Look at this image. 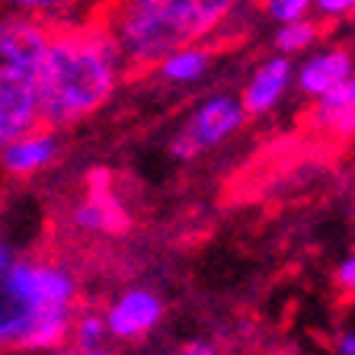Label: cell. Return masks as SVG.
I'll return each mask as SVG.
<instances>
[{"mask_svg":"<svg viewBox=\"0 0 355 355\" xmlns=\"http://www.w3.org/2000/svg\"><path fill=\"white\" fill-rule=\"evenodd\" d=\"M122 74V51L103 19L51 29L39 71V128L61 135L96 116L116 96Z\"/></svg>","mask_w":355,"mask_h":355,"instance_id":"obj_1","label":"cell"},{"mask_svg":"<svg viewBox=\"0 0 355 355\" xmlns=\"http://www.w3.org/2000/svg\"><path fill=\"white\" fill-rule=\"evenodd\" d=\"M240 0H116L106 13L125 67H154L164 55L205 45Z\"/></svg>","mask_w":355,"mask_h":355,"instance_id":"obj_2","label":"cell"},{"mask_svg":"<svg viewBox=\"0 0 355 355\" xmlns=\"http://www.w3.org/2000/svg\"><path fill=\"white\" fill-rule=\"evenodd\" d=\"M49 26L0 17V148L39 128V71Z\"/></svg>","mask_w":355,"mask_h":355,"instance_id":"obj_3","label":"cell"},{"mask_svg":"<svg viewBox=\"0 0 355 355\" xmlns=\"http://www.w3.org/2000/svg\"><path fill=\"white\" fill-rule=\"evenodd\" d=\"M77 301V279L61 263L42 259H17L0 275V304L42 314V311H64Z\"/></svg>","mask_w":355,"mask_h":355,"instance_id":"obj_4","label":"cell"},{"mask_svg":"<svg viewBox=\"0 0 355 355\" xmlns=\"http://www.w3.org/2000/svg\"><path fill=\"white\" fill-rule=\"evenodd\" d=\"M243 122H247V112L240 106L237 93H215L192 109V116L180 125V132L170 138L166 150H170V157L182 160V164L196 160L198 154H205V150L224 144L231 135H237Z\"/></svg>","mask_w":355,"mask_h":355,"instance_id":"obj_5","label":"cell"},{"mask_svg":"<svg viewBox=\"0 0 355 355\" xmlns=\"http://www.w3.org/2000/svg\"><path fill=\"white\" fill-rule=\"evenodd\" d=\"M77 231L83 234H99V237H116L132 227V218L122 208L119 196L112 192V173L96 166L87 176V196L77 202L74 215H71Z\"/></svg>","mask_w":355,"mask_h":355,"instance_id":"obj_6","label":"cell"},{"mask_svg":"<svg viewBox=\"0 0 355 355\" xmlns=\"http://www.w3.org/2000/svg\"><path fill=\"white\" fill-rule=\"evenodd\" d=\"M352 51L346 45H333V49H317L311 51L301 64L295 67V83L301 96H307L311 103L320 96H327L330 90L343 87L352 77Z\"/></svg>","mask_w":355,"mask_h":355,"instance_id":"obj_7","label":"cell"},{"mask_svg":"<svg viewBox=\"0 0 355 355\" xmlns=\"http://www.w3.org/2000/svg\"><path fill=\"white\" fill-rule=\"evenodd\" d=\"M160 314H164V301L148 288H128L112 301L106 311L103 323L106 333L116 339H138L157 327Z\"/></svg>","mask_w":355,"mask_h":355,"instance_id":"obj_8","label":"cell"},{"mask_svg":"<svg viewBox=\"0 0 355 355\" xmlns=\"http://www.w3.org/2000/svg\"><path fill=\"white\" fill-rule=\"evenodd\" d=\"M291 83H295V64H291V58L272 55V58H266L250 74L247 87L240 90L237 99L247 116H266V112H272L282 99H285V93L291 90Z\"/></svg>","mask_w":355,"mask_h":355,"instance_id":"obj_9","label":"cell"},{"mask_svg":"<svg viewBox=\"0 0 355 355\" xmlns=\"http://www.w3.org/2000/svg\"><path fill=\"white\" fill-rule=\"evenodd\" d=\"M61 141L58 132H49V128H35V132L23 135V138L10 141L0 148V166L7 170L10 176H35L42 170H49L55 160L61 157Z\"/></svg>","mask_w":355,"mask_h":355,"instance_id":"obj_10","label":"cell"},{"mask_svg":"<svg viewBox=\"0 0 355 355\" xmlns=\"http://www.w3.org/2000/svg\"><path fill=\"white\" fill-rule=\"evenodd\" d=\"M211 64H215V49H211V42H205V45L170 51L150 71L157 74V80L170 83V87H192V83L205 80Z\"/></svg>","mask_w":355,"mask_h":355,"instance_id":"obj_11","label":"cell"},{"mask_svg":"<svg viewBox=\"0 0 355 355\" xmlns=\"http://www.w3.org/2000/svg\"><path fill=\"white\" fill-rule=\"evenodd\" d=\"M311 122H314V128L333 135V138H352V132H355V80H346L343 87L327 93V96L314 99Z\"/></svg>","mask_w":355,"mask_h":355,"instance_id":"obj_12","label":"cell"},{"mask_svg":"<svg viewBox=\"0 0 355 355\" xmlns=\"http://www.w3.org/2000/svg\"><path fill=\"white\" fill-rule=\"evenodd\" d=\"M83 7V0H0V17L33 19L49 29L74 23V13Z\"/></svg>","mask_w":355,"mask_h":355,"instance_id":"obj_13","label":"cell"},{"mask_svg":"<svg viewBox=\"0 0 355 355\" xmlns=\"http://www.w3.org/2000/svg\"><path fill=\"white\" fill-rule=\"evenodd\" d=\"M320 42V23L317 19H297V23H288V26H279L275 29V51H279L282 58H291V55H304L311 51Z\"/></svg>","mask_w":355,"mask_h":355,"instance_id":"obj_14","label":"cell"},{"mask_svg":"<svg viewBox=\"0 0 355 355\" xmlns=\"http://www.w3.org/2000/svg\"><path fill=\"white\" fill-rule=\"evenodd\" d=\"M259 17L272 19L275 26H288L311 17V0H259Z\"/></svg>","mask_w":355,"mask_h":355,"instance_id":"obj_15","label":"cell"},{"mask_svg":"<svg viewBox=\"0 0 355 355\" xmlns=\"http://www.w3.org/2000/svg\"><path fill=\"white\" fill-rule=\"evenodd\" d=\"M71 333H74L77 352H96V349H103V339H106V323L99 314H80L74 317Z\"/></svg>","mask_w":355,"mask_h":355,"instance_id":"obj_16","label":"cell"},{"mask_svg":"<svg viewBox=\"0 0 355 355\" xmlns=\"http://www.w3.org/2000/svg\"><path fill=\"white\" fill-rule=\"evenodd\" d=\"M311 10L327 23H343L352 17L355 0H311Z\"/></svg>","mask_w":355,"mask_h":355,"instance_id":"obj_17","label":"cell"},{"mask_svg":"<svg viewBox=\"0 0 355 355\" xmlns=\"http://www.w3.org/2000/svg\"><path fill=\"white\" fill-rule=\"evenodd\" d=\"M336 285H343L346 291L355 288V257H352V253H349V257L336 266Z\"/></svg>","mask_w":355,"mask_h":355,"instance_id":"obj_18","label":"cell"},{"mask_svg":"<svg viewBox=\"0 0 355 355\" xmlns=\"http://www.w3.org/2000/svg\"><path fill=\"white\" fill-rule=\"evenodd\" d=\"M336 349H339V355H355V333L349 327L336 336Z\"/></svg>","mask_w":355,"mask_h":355,"instance_id":"obj_19","label":"cell"},{"mask_svg":"<svg viewBox=\"0 0 355 355\" xmlns=\"http://www.w3.org/2000/svg\"><path fill=\"white\" fill-rule=\"evenodd\" d=\"M17 259H19V257H17V250L10 247L7 240H0V275L7 272V269H10L13 263H17Z\"/></svg>","mask_w":355,"mask_h":355,"instance_id":"obj_20","label":"cell"},{"mask_svg":"<svg viewBox=\"0 0 355 355\" xmlns=\"http://www.w3.org/2000/svg\"><path fill=\"white\" fill-rule=\"evenodd\" d=\"M176 355H218V352L208 346V343H192V346H186L182 352H176Z\"/></svg>","mask_w":355,"mask_h":355,"instance_id":"obj_21","label":"cell"},{"mask_svg":"<svg viewBox=\"0 0 355 355\" xmlns=\"http://www.w3.org/2000/svg\"><path fill=\"white\" fill-rule=\"evenodd\" d=\"M74 355H109V352H103V349H96V352H74Z\"/></svg>","mask_w":355,"mask_h":355,"instance_id":"obj_22","label":"cell"}]
</instances>
